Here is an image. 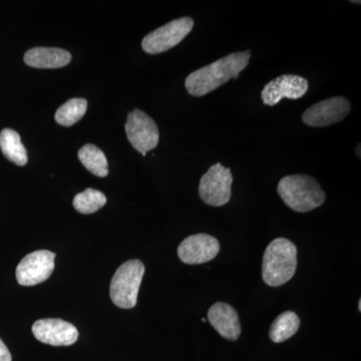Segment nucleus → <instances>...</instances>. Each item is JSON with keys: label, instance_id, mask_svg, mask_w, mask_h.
<instances>
[{"label": "nucleus", "instance_id": "f03ea898", "mask_svg": "<svg viewBox=\"0 0 361 361\" xmlns=\"http://www.w3.org/2000/svg\"><path fill=\"white\" fill-rule=\"evenodd\" d=\"M277 192L285 205L298 213H306L323 205L326 195L319 183L307 175H289L282 178Z\"/></svg>", "mask_w": 361, "mask_h": 361}, {"label": "nucleus", "instance_id": "423d86ee", "mask_svg": "<svg viewBox=\"0 0 361 361\" xmlns=\"http://www.w3.org/2000/svg\"><path fill=\"white\" fill-rule=\"evenodd\" d=\"M232 183L230 168L224 167L221 163L216 164L201 178L199 195L208 205L224 206L231 199Z\"/></svg>", "mask_w": 361, "mask_h": 361}, {"label": "nucleus", "instance_id": "aec40b11", "mask_svg": "<svg viewBox=\"0 0 361 361\" xmlns=\"http://www.w3.org/2000/svg\"><path fill=\"white\" fill-rule=\"evenodd\" d=\"M11 360H13V357H11V353H9L8 348H6V345L4 343V341L0 339V361Z\"/></svg>", "mask_w": 361, "mask_h": 361}, {"label": "nucleus", "instance_id": "dca6fc26", "mask_svg": "<svg viewBox=\"0 0 361 361\" xmlns=\"http://www.w3.org/2000/svg\"><path fill=\"white\" fill-rule=\"evenodd\" d=\"M300 318L293 311H286L278 316L271 325L269 336L275 343H281L291 338L298 331Z\"/></svg>", "mask_w": 361, "mask_h": 361}, {"label": "nucleus", "instance_id": "1a4fd4ad", "mask_svg": "<svg viewBox=\"0 0 361 361\" xmlns=\"http://www.w3.org/2000/svg\"><path fill=\"white\" fill-rule=\"evenodd\" d=\"M350 103L345 97H331L313 104L304 111L302 121L310 127H327L344 120L350 111Z\"/></svg>", "mask_w": 361, "mask_h": 361}, {"label": "nucleus", "instance_id": "39448f33", "mask_svg": "<svg viewBox=\"0 0 361 361\" xmlns=\"http://www.w3.org/2000/svg\"><path fill=\"white\" fill-rule=\"evenodd\" d=\"M194 20L191 18H180L149 33L142 42V47L147 54H158L173 49L182 42L193 30Z\"/></svg>", "mask_w": 361, "mask_h": 361}, {"label": "nucleus", "instance_id": "f8f14e48", "mask_svg": "<svg viewBox=\"0 0 361 361\" xmlns=\"http://www.w3.org/2000/svg\"><path fill=\"white\" fill-rule=\"evenodd\" d=\"M33 336L42 343L52 346H70L78 338V331L71 323L61 319H42L32 325Z\"/></svg>", "mask_w": 361, "mask_h": 361}, {"label": "nucleus", "instance_id": "4be33fe9", "mask_svg": "<svg viewBox=\"0 0 361 361\" xmlns=\"http://www.w3.org/2000/svg\"><path fill=\"white\" fill-rule=\"evenodd\" d=\"M358 310L361 311V301H360V303H358Z\"/></svg>", "mask_w": 361, "mask_h": 361}, {"label": "nucleus", "instance_id": "0eeeda50", "mask_svg": "<svg viewBox=\"0 0 361 361\" xmlns=\"http://www.w3.org/2000/svg\"><path fill=\"white\" fill-rule=\"evenodd\" d=\"M125 129L130 145L142 156L158 146L160 140L158 127L145 111L135 110L130 113Z\"/></svg>", "mask_w": 361, "mask_h": 361}, {"label": "nucleus", "instance_id": "f257e3e1", "mask_svg": "<svg viewBox=\"0 0 361 361\" xmlns=\"http://www.w3.org/2000/svg\"><path fill=\"white\" fill-rule=\"evenodd\" d=\"M251 51L233 52L188 75L185 87L191 96L203 97L217 90L230 80H237L239 73L250 63Z\"/></svg>", "mask_w": 361, "mask_h": 361}, {"label": "nucleus", "instance_id": "a211bd4d", "mask_svg": "<svg viewBox=\"0 0 361 361\" xmlns=\"http://www.w3.org/2000/svg\"><path fill=\"white\" fill-rule=\"evenodd\" d=\"M87 109L85 99H71L59 106L56 113V121L59 125L71 127L82 120Z\"/></svg>", "mask_w": 361, "mask_h": 361}, {"label": "nucleus", "instance_id": "412c9836", "mask_svg": "<svg viewBox=\"0 0 361 361\" xmlns=\"http://www.w3.org/2000/svg\"><path fill=\"white\" fill-rule=\"evenodd\" d=\"M357 153V151H356ZM358 158H360V145H358Z\"/></svg>", "mask_w": 361, "mask_h": 361}, {"label": "nucleus", "instance_id": "5701e85b", "mask_svg": "<svg viewBox=\"0 0 361 361\" xmlns=\"http://www.w3.org/2000/svg\"><path fill=\"white\" fill-rule=\"evenodd\" d=\"M350 2H353V4H360V1H350Z\"/></svg>", "mask_w": 361, "mask_h": 361}, {"label": "nucleus", "instance_id": "7ed1b4c3", "mask_svg": "<svg viewBox=\"0 0 361 361\" xmlns=\"http://www.w3.org/2000/svg\"><path fill=\"white\" fill-rule=\"evenodd\" d=\"M297 248L286 238H277L266 248L262 263V277L268 286L279 287L295 274Z\"/></svg>", "mask_w": 361, "mask_h": 361}, {"label": "nucleus", "instance_id": "f3484780", "mask_svg": "<svg viewBox=\"0 0 361 361\" xmlns=\"http://www.w3.org/2000/svg\"><path fill=\"white\" fill-rule=\"evenodd\" d=\"M78 159L92 174L106 177L109 174L108 160L104 152L94 145L87 144L78 151Z\"/></svg>", "mask_w": 361, "mask_h": 361}, {"label": "nucleus", "instance_id": "6ab92c4d", "mask_svg": "<svg viewBox=\"0 0 361 361\" xmlns=\"http://www.w3.org/2000/svg\"><path fill=\"white\" fill-rule=\"evenodd\" d=\"M106 203V197L101 191L94 189L85 190L82 193L78 194L73 199V207L78 212L92 214L103 208Z\"/></svg>", "mask_w": 361, "mask_h": 361}, {"label": "nucleus", "instance_id": "4468645a", "mask_svg": "<svg viewBox=\"0 0 361 361\" xmlns=\"http://www.w3.org/2000/svg\"><path fill=\"white\" fill-rule=\"evenodd\" d=\"M71 54L56 47H35L26 51L25 63L35 68H59L71 63Z\"/></svg>", "mask_w": 361, "mask_h": 361}, {"label": "nucleus", "instance_id": "ddd939ff", "mask_svg": "<svg viewBox=\"0 0 361 361\" xmlns=\"http://www.w3.org/2000/svg\"><path fill=\"white\" fill-rule=\"evenodd\" d=\"M208 319L221 336L231 341L239 338L241 334V324L238 313L229 304H213L208 311Z\"/></svg>", "mask_w": 361, "mask_h": 361}, {"label": "nucleus", "instance_id": "2eb2a0df", "mask_svg": "<svg viewBox=\"0 0 361 361\" xmlns=\"http://www.w3.org/2000/svg\"><path fill=\"white\" fill-rule=\"evenodd\" d=\"M0 149L7 160L18 166L27 163V153L21 142L20 135L16 130L4 129L0 133Z\"/></svg>", "mask_w": 361, "mask_h": 361}, {"label": "nucleus", "instance_id": "9b49d317", "mask_svg": "<svg viewBox=\"0 0 361 361\" xmlns=\"http://www.w3.org/2000/svg\"><path fill=\"white\" fill-rule=\"evenodd\" d=\"M220 243L208 234H196L183 240L178 247V256L185 264H203L219 254Z\"/></svg>", "mask_w": 361, "mask_h": 361}, {"label": "nucleus", "instance_id": "6e6552de", "mask_svg": "<svg viewBox=\"0 0 361 361\" xmlns=\"http://www.w3.org/2000/svg\"><path fill=\"white\" fill-rule=\"evenodd\" d=\"M56 254L39 250L26 255L16 267V280L23 286H35L49 279L54 269Z\"/></svg>", "mask_w": 361, "mask_h": 361}, {"label": "nucleus", "instance_id": "9d476101", "mask_svg": "<svg viewBox=\"0 0 361 361\" xmlns=\"http://www.w3.org/2000/svg\"><path fill=\"white\" fill-rule=\"evenodd\" d=\"M308 87L310 82L300 75H280L268 82L261 90V99L266 106H273L280 103L282 99H301L305 96Z\"/></svg>", "mask_w": 361, "mask_h": 361}, {"label": "nucleus", "instance_id": "20e7f679", "mask_svg": "<svg viewBox=\"0 0 361 361\" xmlns=\"http://www.w3.org/2000/svg\"><path fill=\"white\" fill-rule=\"evenodd\" d=\"M144 274L145 265L140 260H129L118 267L110 287L111 301L116 306L130 310L137 305Z\"/></svg>", "mask_w": 361, "mask_h": 361}]
</instances>
